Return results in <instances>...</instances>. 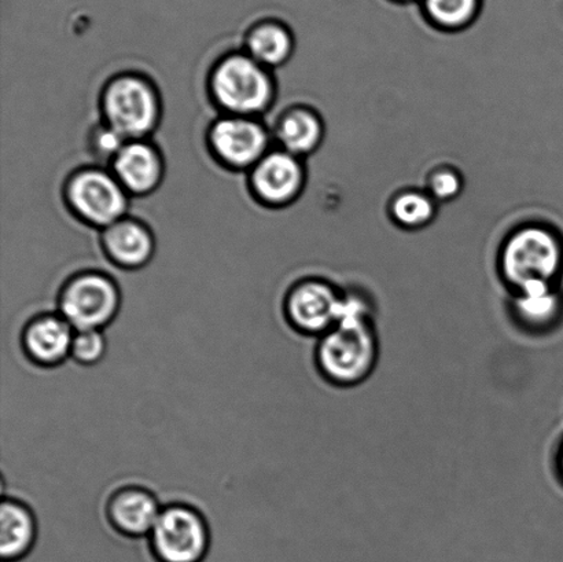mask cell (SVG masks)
<instances>
[{
    "label": "cell",
    "mask_w": 563,
    "mask_h": 562,
    "mask_svg": "<svg viewBox=\"0 0 563 562\" xmlns=\"http://www.w3.org/2000/svg\"><path fill=\"white\" fill-rule=\"evenodd\" d=\"M379 340L372 312L342 308L339 323L318 338L314 363L320 376L335 387L352 388L372 376Z\"/></svg>",
    "instance_id": "1"
},
{
    "label": "cell",
    "mask_w": 563,
    "mask_h": 562,
    "mask_svg": "<svg viewBox=\"0 0 563 562\" xmlns=\"http://www.w3.org/2000/svg\"><path fill=\"white\" fill-rule=\"evenodd\" d=\"M148 543L158 562H202L211 547V532L195 506L169 504L164 506Z\"/></svg>",
    "instance_id": "2"
},
{
    "label": "cell",
    "mask_w": 563,
    "mask_h": 562,
    "mask_svg": "<svg viewBox=\"0 0 563 562\" xmlns=\"http://www.w3.org/2000/svg\"><path fill=\"white\" fill-rule=\"evenodd\" d=\"M560 241L550 231L529 228L518 231L507 242L501 258L504 275L517 291L537 283L554 279L562 267Z\"/></svg>",
    "instance_id": "3"
},
{
    "label": "cell",
    "mask_w": 563,
    "mask_h": 562,
    "mask_svg": "<svg viewBox=\"0 0 563 562\" xmlns=\"http://www.w3.org/2000/svg\"><path fill=\"white\" fill-rule=\"evenodd\" d=\"M121 296L102 274H82L60 291L59 316L77 330H104L118 317Z\"/></svg>",
    "instance_id": "4"
},
{
    "label": "cell",
    "mask_w": 563,
    "mask_h": 562,
    "mask_svg": "<svg viewBox=\"0 0 563 562\" xmlns=\"http://www.w3.org/2000/svg\"><path fill=\"white\" fill-rule=\"evenodd\" d=\"M213 91L231 112L250 114L261 112L272 101L273 85L257 60L234 55L214 71Z\"/></svg>",
    "instance_id": "5"
},
{
    "label": "cell",
    "mask_w": 563,
    "mask_h": 562,
    "mask_svg": "<svg viewBox=\"0 0 563 562\" xmlns=\"http://www.w3.org/2000/svg\"><path fill=\"white\" fill-rule=\"evenodd\" d=\"M104 113L110 129L124 137H142L158 120V101L153 88L137 77H121L104 93Z\"/></svg>",
    "instance_id": "6"
},
{
    "label": "cell",
    "mask_w": 563,
    "mask_h": 562,
    "mask_svg": "<svg viewBox=\"0 0 563 562\" xmlns=\"http://www.w3.org/2000/svg\"><path fill=\"white\" fill-rule=\"evenodd\" d=\"M342 297L318 280L297 285L286 299L287 322L298 333L320 338L339 323Z\"/></svg>",
    "instance_id": "7"
},
{
    "label": "cell",
    "mask_w": 563,
    "mask_h": 562,
    "mask_svg": "<svg viewBox=\"0 0 563 562\" xmlns=\"http://www.w3.org/2000/svg\"><path fill=\"white\" fill-rule=\"evenodd\" d=\"M69 200L82 219L97 225L120 222L126 209L123 187L101 170H86L69 186Z\"/></svg>",
    "instance_id": "8"
},
{
    "label": "cell",
    "mask_w": 563,
    "mask_h": 562,
    "mask_svg": "<svg viewBox=\"0 0 563 562\" xmlns=\"http://www.w3.org/2000/svg\"><path fill=\"white\" fill-rule=\"evenodd\" d=\"M75 332L64 317L43 313L31 319L22 330V352L36 366L57 367L70 357Z\"/></svg>",
    "instance_id": "9"
},
{
    "label": "cell",
    "mask_w": 563,
    "mask_h": 562,
    "mask_svg": "<svg viewBox=\"0 0 563 562\" xmlns=\"http://www.w3.org/2000/svg\"><path fill=\"white\" fill-rule=\"evenodd\" d=\"M162 510V505L151 489L129 486L110 495L107 516L110 526L121 536L148 538Z\"/></svg>",
    "instance_id": "10"
},
{
    "label": "cell",
    "mask_w": 563,
    "mask_h": 562,
    "mask_svg": "<svg viewBox=\"0 0 563 562\" xmlns=\"http://www.w3.org/2000/svg\"><path fill=\"white\" fill-rule=\"evenodd\" d=\"M211 137L214 151L233 167H247L261 162L268 143L263 126L247 119L219 121Z\"/></svg>",
    "instance_id": "11"
},
{
    "label": "cell",
    "mask_w": 563,
    "mask_h": 562,
    "mask_svg": "<svg viewBox=\"0 0 563 562\" xmlns=\"http://www.w3.org/2000/svg\"><path fill=\"white\" fill-rule=\"evenodd\" d=\"M301 185V165L287 152L263 157L253 174V186L257 195L272 203L290 201L300 191Z\"/></svg>",
    "instance_id": "12"
},
{
    "label": "cell",
    "mask_w": 563,
    "mask_h": 562,
    "mask_svg": "<svg viewBox=\"0 0 563 562\" xmlns=\"http://www.w3.org/2000/svg\"><path fill=\"white\" fill-rule=\"evenodd\" d=\"M37 520L22 500L4 498L0 505V558L3 562L25 559L35 547Z\"/></svg>",
    "instance_id": "13"
},
{
    "label": "cell",
    "mask_w": 563,
    "mask_h": 562,
    "mask_svg": "<svg viewBox=\"0 0 563 562\" xmlns=\"http://www.w3.org/2000/svg\"><path fill=\"white\" fill-rule=\"evenodd\" d=\"M114 170L121 185L136 195L152 191L159 184L163 174L158 154L142 142L121 147L115 154Z\"/></svg>",
    "instance_id": "14"
},
{
    "label": "cell",
    "mask_w": 563,
    "mask_h": 562,
    "mask_svg": "<svg viewBox=\"0 0 563 562\" xmlns=\"http://www.w3.org/2000/svg\"><path fill=\"white\" fill-rule=\"evenodd\" d=\"M561 311V299L548 283H537L517 291L512 312L520 327L529 333L545 332Z\"/></svg>",
    "instance_id": "15"
},
{
    "label": "cell",
    "mask_w": 563,
    "mask_h": 562,
    "mask_svg": "<svg viewBox=\"0 0 563 562\" xmlns=\"http://www.w3.org/2000/svg\"><path fill=\"white\" fill-rule=\"evenodd\" d=\"M103 241L109 255L124 267L143 266L153 255L152 235L142 225L129 220L110 225Z\"/></svg>",
    "instance_id": "16"
},
{
    "label": "cell",
    "mask_w": 563,
    "mask_h": 562,
    "mask_svg": "<svg viewBox=\"0 0 563 562\" xmlns=\"http://www.w3.org/2000/svg\"><path fill=\"white\" fill-rule=\"evenodd\" d=\"M252 58L261 65H280L289 57L292 47L290 33L278 22L266 21L253 27L247 37Z\"/></svg>",
    "instance_id": "17"
},
{
    "label": "cell",
    "mask_w": 563,
    "mask_h": 562,
    "mask_svg": "<svg viewBox=\"0 0 563 562\" xmlns=\"http://www.w3.org/2000/svg\"><path fill=\"white\" fill-rule=\"evenodd\" d=\"M322 124L317 115L308 110H292L279 125L278 136L287 153L306 154L312 152L322 140Z\"/></svg>",
    "instance_id": "18"
},
{
    "label": "cell",
    "mask_w": 563,
    "mask_h": 562,
    "mask_svg": "<svg viewBox=\"0 0 563 562\" xmlns=\"http://www.w3.org/2000/svg\"><path fill=\"white\" fill-rule=\"evenodd\" d=\"M430 19L445 27L468 24L477 13L478 0H424Z\"/></svg>",
    "instance_id": "19"
},
{
    "label": "cell",
    "mask_w": 563,
    "mask_h": 562,
    "mask_svg": "<svg viewBox=\"0 0 563 562\" xmlns=\"http://www.w3.org/2000/svg\"><path fill=\"white\" fill-rule=\"evenodd\" d=\"M108 339L103 330H77L70 349V360L80 366H97L108 354Z\"/></svg>",
    "instance_id": "20"
},
{
    "label": "cell",
    "mask_w": 563,
    "mask_h": 562,
    "mask_svg": "<svg viewBox=\"0 0 563 562\" xmlns=\"http://www.w3.org/2000/svg\"><path fill=\"white\" fill-rule=\"evenodd\" d=\"M394 214L397 222L407 228H417L428 223L434 214L433 202L427 196L408 192L402 195L394 203Z\"/></svg>",
    "instance_id": "21"
},
{
    "label": "cell",
    "mask_w": 563,
    "mask_h": 562,
    "mask_svg": "<svg viewBox=\"0 0 563 562\" xmlns=\"http://www.w3.org/2000/svg\"><path fill=\"white\" fill-rule=\"evenodd\" d=\"M430 187H432L435 197L441 198V200H450L461 191V179L456 174L444 170V173L433 176Z\"/></svg>",
    "instance_id": "22"
},
{
    "label": "cell",
    "mask_w": 563,
    "mask_h": 562,
    "mask_svg": "<svg viewBox=\"0 0 563 562\" xmlns=\"http://www.w3.org/2000/svg\"><path fill=\"white\" fill-rule=\"evenodd\" d=\"M124 137L113 129L103 130L98 135L99 152L103 154H118L123 147Z\"/></svg>",
    "instance_id": "23"
},
{
    "label": "cell",
    "mask_w": 563,
    "mask_h": 562,
    "mask_svg": "<svg viewBox=\"0 0 563 562\" xmlns=\"http://www.w3.org/2000/svg\"><path fill=\"white\" fill-rule=\"evenodd\" d=\"M560 467H561V472L563 473V449L560 454Z\"/></svg>",
    "instance_id": "24"
}]
</instances>
